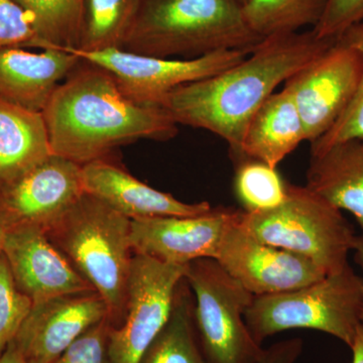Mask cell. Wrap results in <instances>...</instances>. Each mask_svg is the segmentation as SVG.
<instances>
[{
	"label": "cell",
	"mask_w": 363,
	"mask_h": 363,
	"mask_svg": "<svg viewBox=\"0 0 363 363\" xmlns=\"http://www.w3.org/2000/svg\"><path fill=\"white\" fill-rule=\"evenodd\" d=\"M336 39H321L312 30L260 40L230 68L172 91L161 106L178 124L218 135L240 155L250 119L274 89L323 54Z\"/></svg>",
	"instance_id": "1"
},
{
	"label": "cell",
	"mask_w": 363,
	"mask_h": 363,
	"mask_svg": "<svg viewBox=\"0 0 363 363\" xmlns=\"http://www.w3.org/2000/svg\"><path fill=\"white\" fill-rule=\"evenodd\" d=\"M52 155L83 166L140 140H167L178 123L166 109L128 97L111 74L81 59L44 111Z\"/></svg>",
	"instance_id": "2"
},
{
	"label": "cell",
	"mask_w": 363,
	"mask_h": 363,
	"mask_svg": "<svg viewBox=\"0 0 363 363\" xmlns=\"http://www.w3.org/2000/svg\"><path fill=\"white\" fill-rule=\"evenodd\" d=\"M262 40L247 26L240 0H142L121 49L196 58L224 50L250 52Z\"/></svg>",
	"instance_id": "3"
},
{
	"label": "cell",
	"mask_w": 363,
	"mask_h": 363,
	"mask_svg": "<svg viewBox=\"0 0 363 363\" xmlns=\"http://www.w3.org/2000/svg\"><path fill=\"white\" fill-rule=\"evenodd\" d=\"M130 219L89 194L47 231L52 242L107 305L111 321L125 315L131 267Z\"/></svg>",
	"instance_id": "4"
},
{
	"label": "cell",
	"mask_w": 363,
	"mask_h": 363,
	"mask_svg": "<svg viewBox=\"0 0 363 363\" xmlns=\"http://www.w3.org/2000/svg\"><path fill=\"white\" fill-rule=\"evenodd\" d=\"M238 226L255 240L297 253L326 274L347 266L357 236L341 210L307 187L288 184L285 201L266 211H241Z\"/></svg>",
	"instance_id": "5"
},
{
	"label": "cell",
	"mask_w": 363,
	"mask_h": 363,
	"mask_svg": "<svg viewBox=\"0 0 363 363\" xmlns=\"http://www.w3.org/2000/svg\"><path fill=\"white\" fill-rule=\"evenodd\" d=\"M363 279L350 264L310 285L276 295L255 296L245 319L259 344L289 329L324 332L352 346L360 325Z\"/></svg>",
	"instance_id": "6"
},
{
	"label": "cell",
	"mask_w": 363,
	"mask_h": 363,
	"mask_svg": "<svg viewBox=\"0 0 363 363\" xmlns=\"http://www.w3.org/2000/svg\"><path fill=\"white\" fill-rule=\"evenodd\" d=\"M186 281L194 292V317L207 363H257L264 355L245 314L255 296L213 259L189 264Z\"/></svg>",
	"instance_id": "7"
},
{
	"label": "cell",
	"mask_w": 363,
	"mask_h": 363,
	"mask_svg": "<svg viewBox=\"0 0 363 363\" xmlns=\"http://www.w3.org/2000/svg\"><path fill=\"white\" fill-rule=\"evenodd\" d=\"M188 267L147 255L133 257L124 321L121 326H111L109 331V363H140L169 320Z\"/></svg>",
	"instance_id": "8"
},
{
	"label": "cell",
	"mask_w": 363,
	"mask_h": 363,
	"mask_svg": "<svg viewBox=\"0 0 363 363\" xmlns=\"http://www.w3.org/2000/svg\"><path fill=\"white\" fill-rule=\"evenodd\" d=\"M73 52L108 72L121 89L140 104L161 106L172 91L188 83L211 77L247 58L245 50H224L187 59H168L135 54L123 49Z\"/></svg>",
	"instance_id": "9"
},
{
	"label": "cell",
	"mask_w": 363,
	"mask_h": 363,
	"mask_svg": "<svg viewBox=\"0 0 363 363\" xmlns=\"http://www.w3.org/2000/svg\"><path fill=\"white\" fill-rule=\"evenodd\" d=\"M362 72L359 52L336 39L286 81L284 88L297 106L306 140L312 145L337 123L357 93Z\"/></svg>",
	"instance_id": "10"
},
{
	"label": "cell",
	"mask_w": 363,
	"mask_h": 363,
	"mask_svg": "<svg viewBox=\"0 0 363 363\" xmlns=\"http://www.w3.org/2000/svg\"><path fill=\"white\" fill-rule=\"evenodd\" d=\"M83 194L80 164L52 155L0 191V224L49 231Z\"/></svg>",
	"instance_id": "11"
},
{
	"label": "cell",
	"mask_w": 363,
	"mask_h": 363,
	"mask_svg": "<svg viewBox=\"0 0 363 363\" xmlns=\"http://www.w3.org/2000/svg\"><path fill=\"white\" fill-rule=\"evenodd\" d=\"M238 218L224 234L214 259L253 296L290 292L326 276L302 255L255 240L238 226Z\"/></svg>",
	"instance_id": "12"
},
{
	"label": "cell",
	"mask_w": 363,
	"mask_h": 363,
	"mask_svg": "<svg viewBox=\"0 0 363 363\" xmlns=\"http://www.w3.org/2000/svg\"><path fill=\"white\" fill-rule=\"evenodd\" d=\"M240 210L212 208L195 216H159L131 220L130 245L136 255L160 262L189 264L215 259L227 229Z\"/></svg>",
	"instance_id": "13"
},
{
	"label": "cell",
	"mask_w": 363,
	"mask_h": 363,
	"mask_svg": "<svg viewBox=\"0 0 363 363\" xmlns=\"http://www.w3.org/2000/svg\"><path fill=\"white\" fill-rule=\"evenodd\" d=\"M2 253L14 283L33 304L95 292L39 226L6 229Z\"/></svg>",
	"instance_id": "14"
},
{
	"label": "cell",
	"mask_w": 363,
	"mask_h": 363,
	"mask_svg": "<svg viewBox=\"0 0 363 363\" xmlns=\"http://www.w3.org/2000/svg\"><path fill=\"white\" fill-rule=\"evenodd\" d=\"M111 320L96 292L63 296L33 304L11 341L33 363H52L88 329Z\"/></svg>",
	"instance_id": "15"
},
{
	"label": "cell",
	"mask_w": 363,
	"mask_h": 363,
	"mask_svg": "<svg viewBox=\"0 0 363 363\" xmlns=\"http://www.w3.org/2000/svg\"><path fill=\"white\" fill-rule=\"evenodd\" d=\"M83 190L130 220L159 216H195L212 209L208 202L189 204L138 181L105 157L81 166Z\"/></svg>",
	"instance_id": "16"
},
{
	"label": "cell",
	"mask_w": 363,
	"mask_h": 363,
	"mask_svg": "<svg viewBox=\"0 0 363 363\" xmlns=\"http://www.w3.org/2000/svg\"><path fill=\"white\" fill-rule=\"evenodd\" d=\"M73 52L48 48L0 49V98L35 112L44 111L58 86L80 63Z\"/></svg>",
	"instance_id": "17"
},
{
	"label": "cell",
	"mask_w": 363,
	"mask_h": 363,
	"mask_svg": "<svg viewBox=\"0 0 363 363\" xmlns=\"http://www.w3.org/2000/svg\"><path fill=\"white\" fill-rule=\"evenodd\" d=\"M303 142L302 118L284 88L267 98L250 119L238 159L257 160L277 168Z\"/></svg>",
	"instance_id": "18"
},
{
	"label": "cell",
	"mask_w": 363,
	"mask_h": 363,
	"mask_svg": "<svg viewBox=\"0 0 363 363\" xmlns=\"http://www.w3.org/2000/svg\"><path fill=\"white\" fill-rule=\"evenodd\" d=\"M306 187L350 212L363 231V140H344L312 155Z\"/></svg>",
	"instance_id": "19"
},
{
	"label": "cell",
	"mask_w": 363,
	"mask_h": 363,
	"mask_svg": "<svg viewBox=\"0 0 363 363\" xmlns=\"http://www.w3.org/2000/svg\"><path fill=\"white\" fill-rule=\"evenodd\" d=\"M52 155L43 114L0 98V191Z\"/></svg>",
	"instance_id": "20"
},
{
	"label": "cell",
	"mask_w": 363,
	"mask_h": 363,
	"mask_svg": "<svg viewBox=\"0 0 363 363\" xmlns=\"http://www.w3.org/2000/svg\"><path fill=\"white\" fill-rule=\"evenodd\" d=\"M328 0H248L245 21L262 39L313 30L321 21Z\"/></svg>",
	"instance_id": "21"
},
{
	"label": "cell",
	"mask_w": 363,
	"mask_h": 363,
	"mask_svg": "<svg viewBox=\"0 0 363 363\" xmlns=\"http://www.w3.org/2000/svg\"><path fill=\"white\" fill-rule=\"evenodd\" d=\"M142 0H84L80 51L121 49Z\"/></svg>",
	"instance_id": "22"
},
{
	"label": "cell",
	"mask_w": 363,
	"mask_h": 363,
	"mask_svg": "<svg viewBox=\"0 0 363 363\" xmlns=\"http://www.w3.org/2000/svg\"><path fill=\"white\" fill-rule=\"evenodd\" d=\"M23 7L39 40V49H78L84 0H14Z\"/></svg>",
	"instance_id": "23"
},
{
	"label": "cell",
	"mask_w": 363,
	"mask_h": 363,
	"mask_svg": "<svg viewBox=\"0 0 363 363\" xmlns=\"http://www.w3.org/2000/svg\"><path fill=\"white\" fill-rule=\"evenodd\" d=\"M180 286V285H179ZM189 298L177 290L171 315L140 363H207L194 332Z\"/></svg>",
	"instance_id": "24"
},
{
	"label": "cell",
	"mask_w": 363,
	"mask_h": 363,
	"mask_svg": "<svg viewBox=\"0 0 363 363\" xmlns=\"http://www.w3.org/2000/svg\"><path fill=\"white\" fill-rule=\"evenodd\" d=\"M288 183L277 168L252 159H241L234 176V191L247 212L266 211L285 201Z\"/></svg>",
	"instance_id": "25"
},
{
	"label": "cell",
	"mask_w": 363,
	"mask_h": 363,
	"mask_svg": "<svg viewBox=\"0 0 363 363\" xmlns=\"http://www.w3.org/2000/svg\"><path fill=\"white\" fill-rule=\"evenodd\" d=\"M337 39L357 50L363 60V21L351 26ZM350 140H363V72L350 106L328 133L312 143L311 155L320 154L335 143Z\"/></svg>",
	"instance_id": "26"
},
{
	"label": "cell",
	"mask_w": 363,
	"mask_h": 363,
	"mask_svg": "<svg viewBox=\"0 0 363 363\" xmlns=\"http://www.w3.org/2000/svg\"><path fill=\"white\" fill-rule=\"evenodd\" d=\"M32 307V301L18 290L6 257L0 253V355L16 337Z\"/></svg>",
	"instance_id": "27"
},
{
	"label": "cell",
	"mask_w": 363,
	"mask_h": 363,
	"mask_svg": "<svg viewBox=\"0 0 363 363\" xmlns=\"http://www.w3.org/2000/svg\"><path fill=\"white\" fill-rule=\"evenodd\" d=\"M112 324L105 319L88 329L52 363H109V331Z\"/></svg>",
	"instance_id": "28"
},
{
	"label": "cell",
	"mask_w": 363,
	"mask_h": 363,
	"mask_svg": "<svg viewBox=\"0 0 363 363\" xmlns=\"http://www.w3.org/2000/svg\"><path fill=\"white\" fill-rule=\"evenodd\" d=\"M39 49V40L28 14L14 0H0V49Z\"/></svg>",
	"instance_id": "29"
},
{
	"label": "cell",
	"mask_w": 363,
	"mask_h": 363,
	"mask_svg": "<svg viewBox=\"0 0 363 363\" xmlns=\"http://www.w3.org/2000/svg\"><path fill=\"white\" fill-rule=\"evenodd\" d=\"M363 21V0H328L321 21L313 32L321 39H337Z\"/></svg>",
	"instance_id": "30"
},
{
	"label": "cell",
	"mask_w": 363,
	"mask_h": 363,
	"mask_svg": "<svg viewBox=\"0 0 363 363\" xmlns=\"http://www.w3.org/2000/svg\"><path fill=\"white\" fill-rule=\"evenodd\" d=\"M302 350L303 342L300 338L279 341L264 350V355L257 363H295Z\"/></svg>",
	"instance_id": "31"
},
{
	"label": "cell",
	"mask_w": 363,
	"mask_h": 363,
	"mask_svg": "<svg viewBox=\"0 0 363 363\" xmlns=\"http://www.w3.org/2000/svg\"><path fill=\"white\" fill-rule=\"evenodd\" d=\"M0 363H33L23 357L20 350L14 346L13 342L9 343L4 352L0 355Z\"/></svg>",
	"instance_id": "32"
},
{
	"label": "cell",
	"mask_w": 363,
	"mask_h": 363,
	"mask_svg": "<svg viewBox=\"0 0 363 363\" xmlns=\"http://www.w3.org/2000/svg\"><path fill=\"white\" fill-rule=\"evenodd\" d=\"M350 350H352V363H363V326L358 327L357 335Z\"/></svg>",
	"instance_id": "33"
},
{
	"label": "cell",
	"mask_w": 363,
	"mask_h": 363,
	"mask_svg": "<svg viewBox=\"0 0 363 363\" xmlns=\"http://www.w3.org/2000/svg\"><path fill=\"white\" fill-rule=\"evenodd\" d=\"M353 250L357 252V262L360 264V267H362L363 269V233L362 235L357 236ZM360 324H362L363 326V298L362 312H360Z\"/></svg>",
	"instance_id": "34"
},
{
	"label": "cell",
	"mask_w": 363,
	"mask_h": 363,
	"mask_svg": "<svg viewBox=\"0 0 363 363\" xmlns=\"http://www.w3.org/2000/svg\"><path fill=\"white\" fill-rule=\"evenodd\" d=\"M4 236H6V229L0 224V253L2 252V248H4Z\"/></svg>",
	"instance_id": "35"
},
{
	"label": "cell",
	"mask_w": 363,
	"mask_h": 363,
	"mask_svg": "<svg viewBox=\"0 0 363 363\" xmlns=\"http://www.w3.org/2000/svg\"><path fill=\"white\" fill-rule=\"evenodd\" d=\"M240 1L241 2V4H242V6H243V4H247L248 0H240Z\"/></svg>",
	"instance_id": "36"
}]
</instances>
